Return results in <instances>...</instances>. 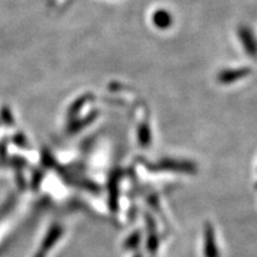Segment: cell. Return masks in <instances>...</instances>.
<instances>
[{
	"mask_svg": "<svg viewBox=\"0 0 257 257\" xmlns=\"http://www.w3.org/2000/svg\"><path fill=\"white\" fill-rule=\"evenodd\" d=\"M205 255H206V257H218L214 234L211 227H207L206 233H205Z\"/></svg>",
	"mask_w": 257,
	"mask_h": 257,
	"instance_id": "6da1fadb",
	"label": "cell"
}]
</instances>
